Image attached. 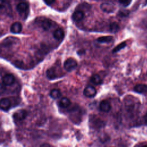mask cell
Returning <instances> with one entry per match:
<instances>
[{"instance_id":"obj_1","label":"cell","mask_w":147,"mask_h":147,"mask_svg":"<svg viewBox=\"0 0 147 147\" xmlns=\"http://www.w3.org/2000/svg\"><path fill=\"white\" fill-rule=\"evenodd\" d=\"M77 61L75 59L69 58L65 61L64 63V68L66 71L69 72L74 70L77 67Z\"/></svg>"},{"instance_id":"obj_2","label":"cell","mask_w":147,"mask_h":147,"mask_svg":"<svg viewBox=\"0 0 147 147\" xmlns=\"http://www.w3.org/2000/svg\"><path fill=\"white\" fill-rule=\"evenodd\" d=\"M83 94L87 97L92 98L95 96L96 94V90L93 86H88L84 88Z\"/></svg>"},{"instance_id":"obj_3","label":"cell","mask_w":147,"mask_h":147,"mask_svg":"<svg viewBox=\"0 0 147 147\" xmlns=\"http://www.w3.org/2000/svg\"><path fill=\"white\" fill-rule=\"evenodd\" d=\"M27 115V112L25 110H20L13 114V118L15 120L21 121L24 120Z\"/></svg>"},{"instance_id":"obj_4","label":"cell","mask_w":147,"mask_h":147,"mask_svg":"<svg viewBox=\"0 0 147 147\" xmlns=\"http://www.w3.org/2000/svg\"><path fill=\"white\" fill-rule=\"evenodd\" d=\"M14 77L11 74H6L2 78V83L6 86H10L14 82Z\"/></svg>"},{"instance_id":"obj_5","label":"cell","mask_w":147,"mask_h":147,"mask_svg":"<svg viewBox=\"0 0 147 147\" xmlns=\"http://www.w3.org/2000/svg\"><path fill=\"white\" fill-rule=\"evenodd\" d=\"M11 106V102L7 98H2L0 100V108L5 111L9 109Z\"/></svg>"},{"instance_id":"obj_6","label":"cell","mask_w":147,"mask_h":147,"mask_svg":"<svg viewBox=\"0 0 147 147\" xmlns=\"http://www.w3.org/2000/svg\"><path fill=\"white\" fill-rule=\"evenodd\" d=\"M101 10L106 13H111L115 9L113 5L109 3H103L100 5Z\"/></svg>"},{"instance_id":"obj_7","label":"cell","mask_w":147,"mask_h":147,"mask_svg":"<svg viewBox=\"0 0 147 147\" xmlns=\"http://www.w3.org/2000/svg\"><path fill=\"white\" fill-rule=\"evenodd\" d=\"M111 106L110 103L106 100H103L100 103L99 109L101 111L103 112L109 111L111 109Z\"/></svg>"},{"instance_id":"obj_8","label":"cell","mask_w":147,"mask_h":147,"mask_svg":"<svg viewBox=\"0 0 147 147\" xmlns=\"http://www.w3.org/2000/svg\"><path fill=\"white\" fill-rule=\"evenodd\" d=\"M22 24L19 22L13 23L10 26V31L13 33H19L22 30Z\"/></svg>"},{"instance_id":"obj_9","label":"cell","mask_w":147,"mask_h":147,"mask_svg":"<svg viewBox=\"0 0 147 147\" xmlns=\"http://www.w3.org/2000/svg\"><path fill=\"white\" fill-rule=\"evenodd\" d=\"M134 90L140 94L147 93V85L144 84H138L134 86Z\"/></svg>"},{"instance_id":"obj_10","label":"cell","mask_w":147,"mask_h":147,"mask_svg":"<svg viewBox=\"0 0 147 147\" xmlns=\"http://www.w3.org/2000/svg\"><path fill=\"white\" fill-rule=\"evenodd\" d=\"M84 17V13L80 10H76L74 12L72 16V18L74 21L79 22L81 21Z\"/></svg>"},{"instance_id":"obj_11","label":"cell","mask_w":147,"mask_h":147,"mask_svg":"<svg viewBox=\"0 0 147 147\" xmlns=\"http://www.w3.org/2000/svg\"><path fill=\"white\" fill-rule=\"evenodd\" d=\"M53 35L55 39H56L57 40H60L64 38V31L61 29L59 28V29H56L54 31Z\"/></svg>"},{"instance_id":"obj_12","label":"cell","mask_w":147,"mask_h":147,"mask_svg":"<svg viewBox=\"0 0 147 147\" xmlns=\"http://www.w3.org/2000/svg\"><path fill=\"white\" fill-rule=\"evenodd\" d=\"M28 5L25 2H21L18 3L16 7L17 10L20 13L25 12L28 9Z\"/></svg>"},{"instance_id":"obj_13","label":"cell","mask_w":147,"mask_h":147,"mask_svg":"<svg viewBox=\"0 0 147 147\" xmlns=\"http://www.w3.org/2000/svg\"><path fill=\"white\" fill-rule=\"evenodd\" d=\"M113 37L112 36H102L97 38V41L100 43H108L113 41Z\"/></svg>"},{"instance_id":"obj_14","label":"cell","mask_w":147,"mask_h":147,"mask_svg":"<svg viewBox=\"0 0 147 147\" xmlns=\"http://www.w3.org/2000/svg\"><path fill=\"white\" fill-rule=\"evenodd\" d=\"M91 82L95 84H100L102 83V79L99 75L95 74L91 77Z\"/></svg>"},{"instance_id":"obj_15","label":"cell","mask_w":147,"mask_h":147,"mask_svg":"<svg viewBox=\"0 0 147 147\" xmlns=\"http://www.w3.org/2000/svg\"><path fill=\"white\" fill-rule=\"evenodd\" d=\"M59 105L61 107L66 108L71 105V101L68 98L64 97L61 99L59 102Z\"/></svg>"},{"instance_id":"obj_16","label":"cell","mask_w":147,"mask_h":147,"mask_svg":"<svg viewBox=\"0 0 147 147\" xmlns=\"http://www.w3.org/2000/svg\"><path fill=\"white\" fill-rule=\"evenodd\" d=\"M41 25L42 28L45 30H48L51 26V22L50 21V20H48V19H45L42 20V21L41 22Z\"/></svg>"},{"instance_id":"obj_17","label":"cell","mask_w":147,"mask_h":147,"mask_svg":"<svg viewBox=\"0 0 147 147\" xmlns=\"http://www.w3.org/2000/svg\"><path fill=\"white\" fill-rule=\"evenodd\" d=\"M50 96L53 99H57L61 96V92L58 89H53L51 91Z\"/></svg>"},{"instance_id":"obj_18","label":"cell","mask_w":147,"mask_h":147,"mask_svg":"<svg viewBox=\"0 0 147 147\" xmlns=\"http://www.w3.org/2000/svg\"><path fill=\"white\" fill-rule=\"evenodd\" d=\"M109 29L110 30L113 32V33H116L117 32H118L119 29V26L118 25V24L117 22H112L110 24V26H109Z\"/></svg>"},{"instance_id":"obj_19","label":"cell","mask_w":147,"mask_h":147,"mask_svg":"<svg viewBox=\"0 0 147 147\" xmlns=\"http://www.w3.org/2000/svg\"><path fill=\"white\" fill-rule=\"evenodd\" d=\"M47 76L49 79H55L56 78V74L55 69L53 68H49L47 71Z\"/></svg>"},{"instance_id":"obj_20","label":"cell","mask_w":147,"mask_h":147,"mask_svg":"<svg viewBox=\"0 0 147 147\" xmlns=\"http://www.w3.org/2000/svg\"><path fill=\"white\" fill-rule=\"evenodd\" d=\"M126 45V44L125 42H122L119 44H118L116 47H115L113 50V52L115 53V52H117L118 51H119V50H121V49L123 48L124 47H125Z\"/></svg>"},{"instance_id":"obj_21","label":"cell","mask_w":147,"mask_h":147,"mask_svg":"<svg viewBox=\"0 0 147 147\" xmlns=\"http://www.w3.org/2000/svg\"><path fill=\"white\" fill-rule=\"evenodd\" d=\"M129 12L128 10H121L119 12V15L121 17H126L129 14Z\"/></svg>"},{"instance_id":"obj_22","label":"cell","mask_w":147,"mask_h":147,"mask_svg":"<svg viewBox=\"0 0 147 147\" xmlns=\"http://www.w3.org/2000/svg\"><path fill=\"white\" fill-rule=\"evenodd\" d=\"M131 0H119V2H120V3L122 4L123 6H127L130 4V2Z\"/></svg>"},{"instance_id":"obj_23","label":"cell","mask_w":147,"mask_h":147,"mask_svg":"<svg viewBox=\"0 0 147 147\" xmlns=\"http://www.w3.org/2000/svg\"><path fill=\"white\" fill-rule=\"evenodd\" d=\"M6 85L3 83H0V94H3L6 90Z\"/></svg>"},{"instance_id":"obj_24","label":"cell","mask_w":147,"mask_h":147,"mask_svg":"<svg viewBox=\"0 0 147 147\" xmlns=\"http://www.w3.org/2000/svg\"><path fill=\"white\" fill-rule=\"evenodd\" d=\"M5 0H0V9H2L5 6Z\"/></svg>"},{"instance_id":"obj_25","label":"cell","mask_w":147,"mask_h":147,"mask_svg":"<svg viewBox=\"0 0 147 147\" xmlns=\"http://www.w3.org/2000/svg\"><path fill=\"white\" fill-rule=\"evenodd\" d=\"M44 1H45V2L47 5H50L52 4V3L55 1V0H44Z\"/></svg>"},{"instance_id":"obj_26","label":"cell","mask_w":147,"mask_h":147,"mask_svg":"<svg viewBox=\"0 0 147 147\" xmlns=\"http://www.w3.org/2000/svg\"><path fill=\"white\" fill-rule=\"evenodd\" d=\"M144 120H145V122L147 123V113L145 115V116H144Z\"/></svg>"},{"instance_id":"obj_27","label":"cell","mask_w":147,"mask_h":147,"mask_svg":"<svg viewBox=\"0 0 147 147\" xmlns=\"http://www.w3.org/2000/svg\"><path fill=\"white\" fill-rule=\"evenodd\" d=\"M51 146L49 144H42L41 145V146Z\"/></svg>"}]
</instances>
